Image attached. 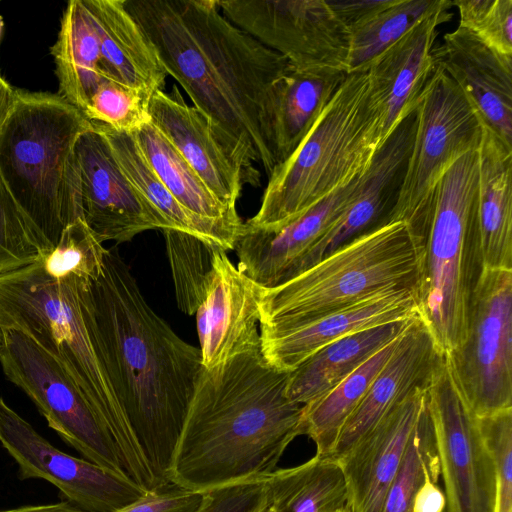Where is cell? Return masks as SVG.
<instances>
[{
  "label": "cell",
  "instance_id": "obj_43",
  "mask_svg": "<svg viewBox=\"0 0 512 512\" xmlns=\"http://www.w3.org/2000/svg\"><path fill=\"white\" fill-rule=\"evenodd\" d=\"M203 493L168 484L148 493L116 512H196Z\"/></svg>",
  "mask_w": 512,
  "mask_h": 512
},
{
  "label": "cell",
  "instance_id": "obj_9",
  "mask_svg": "<svg viewBox=\"0 0 512 512\" xmlns=\"http://www.w3.org/2000/svg\"><path fill=\"white\" fill-rule=\"evenodd\" d=\"M435 60V59H434ZM481 121L466 96L435 61L415 108V132L389 222H404L420 251L437 183L463 155L477 150Z\"/></svg>",
  "mask_w": 512,
  "mask_h": 512
},
{
  "label": "cell",
  "instance_id": "obj_42",
  "mask_svg": "<svg viewBox=\"0 0 512 512\" xmlns=\"http://www.w3.org/2000/svg\"><path fill=\"white\" fill-rule=\"evenodd\" d=\"M264 482L251 480L207 491L196 512H255L265 501Z\"/></svg>",
  "mask_w": 512,
  "mask_h": 512
},
{
  "label": "cell",
  "instance_id": "obj_27",
  "mask_svg": "<svg viewBox=\"0 0 512 512\" xmlns=\"http://www.w3.org/2000/svg\"><path fill=\"white\" fill-rule=\"evenodd\" d=\"M93 123L106 138L121 170L138 195L165 221L169 229L191 234L226 252L234 250L243 224L235 226L202 218L184 208L147 163L133 133Z\"/></svg>",
  "mask_w": 512,
  "mask_h": 512
},
{
  "label": "cell",
  "instance_id": "obj_11",
  "mask_svg": "<svg viewBox=\"0 0 512 512\" xmlns=\"http://www.w3.org/2000/svg\"><path fill=\"white\" fill-rule=\"evenodd\" d=\"M0 364L6 377L28 395L67 445L84 459L127 475L108 433L56 358L23 332L5 329Z\"/></svg>",
  "mask_w": 512,
  "mask_h": 512
},
{
  "label": "cell",
  "instance_id": "obj_50",
  "mask_svg": "<svg viewBox=\"0 0 512 512\" xmlns=\"http://www.w3.org/2000/svg\"><path fill=\"white\" fill-rule=\"evenodd\" d=\"M2 29H3V20H2V17L0 16V37H1Z\"/></svg>",
  "mask_w": 512,
  "mask_h": 512
},
{
  "label": "cell",
  "instance_id": "obj_5",
  "mask_svg": "<svg viewBox=\"0 0 512 512\" xmlns=\"http://www.w3.org/2000/svg\"><path fill=\"white\" fill-rule=\"evenodd\" d=\"M92 126L59 95L18 90L0 132V177L49 251L83 219L76 143Z\"/></svg>",
  "mask_w": 512,
  "mask_h": 512
},
{
  "label": "cell",
  "instance_id": "obj_23",
  "mask_svg": "<svg viewBox=\"0 0 512 512\" xmlns=\"http://www.w3.org/2000/svg\"><path fill=\"white\" fill-rule=\"evenodd\" d=\"M434 59L461 89L481 123L512 146V57L458 26L444 35Z\"/></svg>",
  "mask_w": 512,
  "mask_h": 512
},
{
  "label": "cell",
  "instance_id": "obj_12",
  "mask_svg": "<svg viewBox=\"0 0 512 512\" xmlns=\"http://www.w3.org/2000/svg\"><path fill=\"white\" fill-rule=\"evenodd\" d=\"M223 16L296 70L348 73L350 33L327 0H217Z\"/></svg>",
  "mask_w": 512,
  "mask_h": 512
},
{
  "label": "cell",
  "instance_id": "obj_30",
  "mask_svg": "<svg viewBox=\"0 0 512 512\" xmlns=\"http://www.w3.org/2000/svg\"><path fill=\"white\" fill-rule=\"evenodd\" d=\"M59 82V96L83 115L88 103L107 79L97 34L81 0L69 1L51 48Z\"/></svg>",
  "mask_w": 512,
  "mask_h": 512
},
{
  "label": "cell",
  "instance_id": "obj_14",
  "mask_svg": "<svg viewBox=\"0 0 512 512\" xmlns=\"http://www.w3.org/2000/svg\"><path fill=\"white\" fill-rule=\"evenodd\" d=\"M0 443L18 464L22 480H46L86 512H116L150 491L125 474L57 449L1 396Z\"/></svg>",
  "mask_w": 512,
  "mask_h": 512
},
{
  "label": "cell",
  "instance_id": "obj_4",
  "mask_svg": "<svg viewBox=\"0 0 512 512\" xmlns=\"http://www.w3.org/2000/svg\"><path fill=\"white\" fill-rule=\"evenodd\" d=\"M83 279L53 277L41 258L0 275V323L23 332L62 364L111 438L125 473L143 488L155 489L158 480L117 399L83 312Z\"/></svg>",
  "mask_w": 512,
  "mask_h": 512
},
{
  "label": "cell",
  "instance_id": "obj_17",
  "mask_svg": "<svg viewBox=\"0 0 512 512\" xmlns=\"http://www.w3.org/2000/svg\"><path fill=\"white\" fill-rule=\"evenodd\" d=\"M367 170L285 225L258 228L243 223L234 246L238 269L266 289L291 279L298 262L354 199Z\"/></svg>",
  "mask_w": 512,
  "mask_h": 512
},
{
  "label": "cell",
  "instance_id": "obj_48",
  "mask_svg": "<svg viewBox=\"0 0 512 512\" xmlns=\"http://www.w3.org/2000/svg\"><path fill=\"white\" fill-rule=\"evenodd\" d=\"M255 512H275V511L269 506V504L266 501V497H265V501Z\"/></svg>",
  "mask_w": 512,
  "mask_h": 512
},
{
  "label": "cell",
  "instance_id": "obj_7",
  "mask_svg": "<svg viewBox=\"0 0 512 512\" xmlns=\"http://www.w3.org/2000/svg\"><path fill=\"white\" fill-rule=\"evenodd\" d=\"M417 281L418 254L407 225L387 222L290 280L264 288L260 334L293 329L391 291H416Z\"/></svg>",
  "mask_w": 512,
  "mask_h": 512
},
{
  "label": "cell",
  "instance_id": "obj_2",
  "mask_svg": "<svg viewBox=\"0 0 512 512\" xmlns=\"http://www.w3.org/2000/svg\"><path fill=\"white\" fill-rule=\"evenodd\" d=\"M167 75L268 176L269 111L288 60L236 27L217 0H123Z\"/></svg>",
  "mask_w": 512,
  "mask_h": 512
},
{
  "label": "cell",
  "instance_id": "obj_22",
  "mask_svg": "<svg viewBox=\"0 0 512 512\" xmlns=\"http://www.w3.org/2000/svg\"><path fill=\"white\" fill-rule=\"evenodd\" d=\"M443 355L426 324L416 317L343 426L328 457L340 459L411 393L427 387Z\"/></svg>",
  "mask_w": 512,
  "mask_h": 512
},
{
  "label": "cell",
  "instance_id": "obj_19",
  "mask_svg": "<svg viewBox=\"0 0 512 512\" xmlns=\"http://www.w3.org/2000/svg\"><path fill=\"white\" fill-rule=\"evenodd\" d=\"M263 289L234 266L226 251L216 250L214 274L195 313L203 368L261 346L257 324Z\"/></svg>",
  "mask_w": 512,
  "mask_h": 512
},
{
  "label": "cell",
  "instance_id": "obj_16",
  "mask_svg": "<svg viewBox=\"0 0 512 512\" xmlns=\"http://www.w3.org/2000/svg\"><path fill=\"white\" fill-rule=\"evenodd\" d=\"M76 155L83 220L100 242L122 243L146 230L169 229L133 188L94 123L79 137Z\"/></svg>",
  "mask_w": 512,
  "mask_h": 512
},
{
  "label": "cell",
  "instance_id": "obj_1",
  "mask_svg": "<svg viewBox=\"0 0 512 512\" xmlns=\"http://www.w3.org/2000/svg\"><path fill=\"white\" fill-rule=\"evenodd\" d=\"M91 326L117 399L161 486L202 368L199 348L180 338L146 302L118 248L81 283Z\"/></svg>",
  "mask_w": 512,
  "mask_h": 512
},
{
  "label": "cell",
  "instance_id": "obj_49",
  "mask_svg": "<svg viewBox=\"0 0 512 512\" xmlns=\"http://www.w3.org/2000/svg\"><path fill=\"white\" fill-rule=\"evenodd\" d=\"M5 346V329L0 323V351Z\"/></svg>",
  "mask_w": 512,
  "mask_h": 512
},
{
  "label": "cell",
  "instance_id": "obj_31",
  "mask_svg": "<svg viewBox=\"0 0 512 512\" xmlns=\"http://www.w3.org/2000/svg\"><path fill=\"white\" fill-rule=\"evenodd\" d=\"M275 512H338L347 502V485L339 462L315 455L294 467L274 470L264 482Z\"/></svg>",
  "mask_w": 512,
  "mask_h": 512
},
{
  "label": "cell",
  "instance_id": "obj_28",
  "mask_svg": "<svg viewBox=\"0 0 512 512\" xmlns=\"http://www.w3.org/2000/svg\"><path fill=\"white\" fill-rule=\"evenodd\" d=\"M347 74L290 68L275 83L269 111V131L276 166L296 150Z\"/></svg>",
  "mask_w": 512,
  "mask_h": 512
},
{
  "label": "cell",
  "instance_id": "obj_13",
  "mask_svg": "<svg viewBox=\"0 0 512 512\" xmlns=\"http://www.w3.org/2000/svg\"><path fill=\"white\" fill-rule=\"evenodd\" d=\"M427 407L444 486L445 512H494L493 459L478 418L453 380L446 353L427 387Z\"/></svg>",
  "mask_w": 512,
  "mask_h": 512
},
{
  "label": "cell",
  "instance_id": "obj_39",
  "mask_svg": "<svg viewBox=\"0 0 512 512\" xmlns=\"http://www.w3.org/2000/svg\"><path fill=\"white\" fill-rule=\"evenodd\" d=\"M150 98L145 92L106 80L91 97L84 116L114 130L133 133L150 121Z\"/></svg>",
  "mask_w": 512,
  "mask_h": 512
},
{
  "label": "cell",
  "instance_id": "obj_15",
  "mask_svg": "<svg viewBox=\"0 0 512 512\" xmlns=\"http://www.w3.org/2000/svg\"><path fill=\"white\" fill-rule=\"evenodd\" d=\"M148 113L150 122L225 206L236 209L243 185L259 184L249 156L203 112L188 105L176 85L170 92L153 93Z\"/></svg>",
  "mask_w": 512,
  "mask_h": 512
},
{
  "label": "cell",
  "instance_id": "obj_47",
  "mask_svg": "<svg viewBox=\"0 0 512 512\" xmlns=\"http://www.w3.org/2000/svg\"><path fill=\"white\" fill-rule=\"evenodd\" d=\"M0 512H86L68 501L52 504L27 505Z\"/></svg>",
  "mask_w": 512,
  "mask_h": 512
},
{
  "label": "cell",
  "instance_id": "obj_46",
  "mask_svg": "<svg viewBox=\"0 0 512 512\" xmlns=\"http://www.w3.org/2000/svg\"><path fill=\"white\" fill-rule=\"evenodd\" d=\"M18 100V89H14L0 72V132L12 115Z\"/></svg>",
  "mask_w": 512,
  "mask_h": 512
},
{
  "label": "cell",
  "instance_id": "obj_10",
  "mask_svg": "<svg viewBox=\"0 0 512 512\" xmlns=\"http://www.w3.org/2000/svg\"><path fill=\"white\" fill-rule=\"evenodd\" d=\"M446 357L477 418L512 408L511 269H482L470 299L465 339Z\"/></svg>",
  "mask_w": 512,
  "mask_h": 512
},
{
  "label": "cell",
  "instance_id": "obj_35",
  "mask_svg": "<svg viewBox=\"0 0 512 512\" xmlns=\"http://www.w3.org/2000/svg\"><path fill=\"white\" fill-rule=\"evenodd\" d=\"M163 233L177 305L185 314L194 315L212 280L219 248L182 231L166 229Z\"/></svg>",
  "mask_w": 512,
  "mask_h": 512
},
{
  "label": "cell",
  "instance_id": "obj_24",
  "mask_svg": "<svg viewBox=\"0 0 512 512\" xmlns=\"http://www.w3.org/2000/svg\"><path fill=\"white\" fill-rule=\"evenodd\" d=\"M418 315L414 290L391 291L293 329L260 334L261 352L270 365L291 372L313 353L348 334Z\"/></svg>",
  "mask_w": 512,
  "mask_h": 512
},
{
  "label": "cell",
  "instance_id": "obj_29",
  "mask_svg": "<svg viewBox=\"0 0 512 512\" xmlns=\"http://www.w3.org/2000/svg\"><path fill=\"white\" fill-rule=\"evenodd\" d=\"M416 317L348 334L319 349L290 372L287 397L302 406L319 399L401 336Z\"/></svg>",
  "mask_w": 512,
  "mask_h": 512
},
{
  "label": "cell",
  "instance_id": "obj_38",
  "mask_svg": "<svg viewBox=\"0 0 512 512\" xmlns=\"http://www.w3.org/2000/svg\"><path fill=\"white\" fill-rule=\"evenodd\" d=\"M48 251L0 177V275L28 266Z\"/></svg>",
  "mask_w": 512,
  "mask_h": 512
},
{
  "label": "cell",
  "instance_id": "obj_20",
  "mask_svg": "<svg viewBox=\"0 0 512 512\" xmlns=\"http://www.w3.org/2000/svg\"><path fill=\"white\" fill-rule=\"evenodd\" d=\"M414 132L415 111L403 119L378 149L358 193L339 218L298 262L292 278L358 236L389 222L412 147Z\"/></svg>",
  "mask_w": 512,
  "mask_h": 512
},
{
  "label": "cell",
  "instance_id": "obj_3",
  "mask_svg": "<svg viewBox=\"0 0 512 512\" xmlns=\"http://www.w3.org/2000/svg\"><path fill=\"white\" fill-rule=\"evenodd\" d=\"M290 372L270 365L261 346L201 368L168 482L198 493L264 480L303 435V406L286 395Z\"/></svg>",
  "mask_w": 512,
  "mask_h": 512
},
{
  "label": "cell",
  "instance_id": "obj_41",
  "mask_svg": "<svg viewBox=\"0 0 512 512\" xmlns=\"http://www.w3.org/2000/svg\"><path fill=\"white\" fill-rule=\"evenodd\" d=\"M495 471L494 512H512V408L478 418Z\"/></svg>",
  "mask_w": 512,
  "mask_h": 512
},
{
  "label": "cell",
  "instance_id": "obj_34",
  "mask_svg": "<svg viewBox=\"0 0 512 512\" xmlns=\"http://www.w3.org/2000/svg\"><path fill=\"white\" fill-rule=\"evenodd\" d=\"M443 0H391L366 21L349 30L348 73L366 71L370 64Z\"/></svg>",
  "mask_w": 512,
  "mask_h": 512
},
{
  "label": "cell",
  "instance_id": "obj_51",
  "mask_svg": "<svg viewBox=\"0 0 512 512\" xmlns=\"http://www.w3.org/2000/svg\"><path fill=\"white\" fill-rule=\"evenodd\" d=\"M338 512H347V511H346V509L344 508V509H342V510H340V511H338Z\"/></svg>",
  "mask_w": 512,
  "mask_h": 512
},
{
  "label": "cell",
  "instance_id": "obj_37",
  "mask_svg": "<svg viewBox=\"0 0 512 512\" xmlns=\"http://www.w3.org/2000/svg\"><path fill=\"white\" fill-rule=\"evenodd\" d=\"M106 248L83 219H77L62 232L57 245L41 257L53 277L75 275L94 280L102 271Z\"/></svg>",
  "mask_w": 512,
  "mask_h": 512
},
{
  "label": "cell",
  "instance_id": "obj_18",
  "mask_svg": "<svg viewBox=\"0 0 512 512\" xmlns=\"http://www.w3.org/2000/svg\"><path fill=\"white\" fill-rule=\"evenodd\" d=\"M452 0L421 19L366 70L369 94L380 118L384 143L411 114L435 66L438 27L451 19Z\"/></svg>",
  "mask_w": 512,
  "mask_h": 512
},
{
  "label": "cell",
  "instance_id": "obj_33",
  "mask_svg": "<svg viewBox=\"0 0 512 512\" xmlns=\"http://www.w3.org/2000/svg\"><path fill=\"white\" fill-rule=\"evenodd\" d=\"M399 338L380 349L325 395L303 406V434L314 442L316 455L331 454L343 426L391 357Z\"/></svg>",
  "mask_w": 512,
  "mask_h": 512
},
{
  "label": "cell",
  "instance_id": "obj_6",
  "mask_svg": "<svg viewBox=\"0 0 512 512\" xmlns=\"http://www.w3.org/2000/svg\"><path fill=\"white\" fill-rule=\"evenodd\" d=\"M382 144L367 72L348 73L296 150L274 168L245 224L285 225L365 172Z\"/></svg>",
  "mask_w": 512,
  "mask_h": 512
},
{
  "label": "cell",
  "instance_id": "obj_45",
  "mask_svg": "<svg viewBox=\"0 0 512 512\" xmlns=\"http://www.w3.org/2000/svg\"><path fill=\"white\" fill-rule=\"evenodd\" d=\"M440 476H432L418 489L413 512H445L446 499L444 491L438 485Z\"/></svg>",
  "mask_w": 512,
  "mask_h": 512
},
{
  "label": "cell",
  "instance_id": "obj_32",
  "mask_svg": "<svg viewBox=\"0 0 512 512\" xmlns=\"http://www.w3.org/2000/svg\"><path fill=\"white\" fill-rule=\"evenodd\" d=\"M153 171L187 210L202 218L241 226L237 209L222 204L177 149L149 121L133 132Z\"/></svg>",
  "mask_w": 512,
  "mask_h": 512
},
{
  "label": "cell",
  "instance_id": "obj_44",
  "mask_svg": "<svg viewBox=\"0 0 512 512\" xmlns=\"http://www.w3.org/2000/svg\"><path fill=\"white\" fill-rule=\"evenodd\" d=\"M391 0H335L328 1L348 30L369 19L386 7Z\"/></svg>",
  "mask_w": 512,
  "mask_h": 512
},
{
  "label": "cell",
  "instance_id": "obj_25",
  "mask_svg": "<svg viewBox=\"0 0 512 512\" xmlns=\"http://www.w3.org/2000/svg\"><path fill=\"white\" fill-rule=\"evenodd\" d=\"M477 154L476 224L482 267L512 270V146L482 124Z\"/></svg>",
  "mask_w": 512,
  "mask_h": 512
},
{
  "label": "cell",
  "instance_id": "obj_8",
  "mask_svg": "<svg viewBox=\"0 0 512 512\" xmlns=\"http://www.w3.org/2000/svg\"><path fill=\"white\" fill-rule=\"evenodd\" d=\"M478 154L458 159L437 183L418 252L416 302L443 353L465 339L470 299L483 269L476 224Z\"/></svg>",
  "mask_w": 512,
  "mask_h": 512
},
{
  "label": "cell",
  "instance_id": "obj_26",
  "mask_svg": "<svg viewBox=\"0 0 512 512\" xmlns=\"http://www.w3.org/2000/svg\"><path fill=\"white\" fill-rule=\"evenodd\" d=\"M81 1L97 34L107 79L151 96L163 90L167 73L123 0Z\"/></svg>",
  "mask_w": 512,
  "mask_h": 512
},
{
  "label": "cell",
  "instance_id": "obj_40",
  "mask_svg": "<svg viewBox=\"0 0 512 512\" xmlns=\"http://www.w3.org/2000/svg\"><path fill=\"white\" fill-rule=\"evenodd\" d=\"M460 27L496 52L512 57V0H452Z\"/></svg>",
  "mask_w": 512,
  "mask_h": 512
},
{
  "label": "cell",
  "instance_id": "obj_36",
  "mask_svg": "<svg viewBox=\"0 0 512 512\" xmlns=\"http://www.w3.org/2000/svg\"><path fill=\"white\" fill-rule=\"evenodd\" d=\"M432 476H440V470L426 404L411 435L398 473L387 493L383 512H413L418 489Z\"/></svg>",
  "mask_w": 512,
  "mask_h": 512
},
{
  "label": "cell",
  "instance_id": "obj_21",
  "mask_svg": "<svg viewBox=\"0 0 512 512\" xmlns=\"http://www.w3.org/2000/svg\"><path fill=\"white\" fill-rule=\"evenodd\" d=\"M427 387L411 393L337 460L347 485V512H383L387 493L426 407Z\"/></svg>",
  "mask_w": 512,
  "mask_h": 512
}]
</instances>
